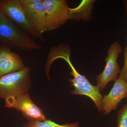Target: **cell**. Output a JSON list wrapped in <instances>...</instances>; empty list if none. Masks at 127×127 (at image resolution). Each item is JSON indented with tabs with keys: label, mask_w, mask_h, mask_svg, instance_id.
<instances>
[{
	"label": "cell",
	"mask_w": 127,
	"mask_h": 127,
	"mask_svg": "<svg viewBox=\"0 0 127 127\" xmlns=\"http://www.w3.org/2000/svg\"><path fill=\"white\" fill-rule=\"evenodd\" d=\"M0 45L26 51L40 50L42 48L30 34L4 15L0 21Z\"/></svg>",
	"instance_id": "7a4b0ae2"
},
{
	"label": "cell",
	"mask_w": 127,
	"mask_h": 127,
	"mask_svg": "<svg viewBox=\"0 0 127 127\" xmlns=\"http://www.w3.org/2000/svg\"><path fill=\"white\" fill-rule=\"evenodd\" d=\"M41 0H20L21 2L23 5H28L34 4L40 2Z\"/></svg>",
	"instance_id": "5bb4252c"
},
{
	"label": "cell",
	"mask_w": 127,
	"mask_h": 127,
	"mask_svg": "<svg viewBox=\"0 0 127 127\" xmlns=\"http://www.w3.org/2000/svg\"><path fill=\"white\" fill-rule=\"evenodd\" d=\"M71 53L68 45L60 44L57 46L51 48L48 55V59L51 63L58 59L65 60L70 67L71 71L70 73L73 77V78L69 80L71 86L75 88L71 94L88 97L94 102L98 111L102 112L103 96L100 93L97 86L92 85L85 76L80 74L76 70L70 59Z\"/></svg>",
	"instance_id": "6da1fadb"
},
{
	"label": "cell",
	"mask_w": 127,
	"mask_h": 127,
	"mask_svg": "<svg viewBox=\"0 0 127 127\" xmlns=\"http://www.w3.org/2000/svg\"><path fill=\"white\" fill-rule=\"evenodd\" d=\"M124 6L125 8L127 18V0H125L123 1ZM124 66H127V45L125 47L123 52Z\"/></svg>",
	"instance_id": "4fadbf2b"
},
{
	"label": "cell",
	"mask_w": 127,
	"mask_h": 127,
	"mask_svg": "<svg viewBox=\"0 0 127 127\" xmlns=\"http://www.w3.org/2000/svg\"><path fill=\"white\" fill-rule=\"evenodd\" d=\"M22 58L10 48L0 45V77L25 67Z\"/></svg>",
	"instance_id": "30bf717a"
},
{
	"label": "cell",
	"mask_w": 127,
	"mask_h": 127,
	"mask_svg": "<svg viewBox=\"0 0 127 127\" xmlns=\"http://www.w3.org/2000/svg\"></svg>",
	"instance_id": "e0dca14e"
},
{
	"label": "cell",
	"mask_w": 127,
	"mask_h": 127,
	"mask_svg": "<svg viewBox=\"0 0 127 127\" xmlns=\"http://www.w3.org/2000/svg\"><path fill=\"white\" fill-rule=\"evenodd\" d=\"M46 9V32L57 30L71 19L70 8L65 0H43Z\"/></svg>",
	"instance_id": "8992f818"
},
{
	"label": "cell",
	"mask_w": 127,
	"mask_h": 127,
	"mask_svg": "<svg viewBox=\"0 0 127 127\" xmlns=\"http://www.w3.org/2000/svg\"><path fill=\"white\" fill-rule=\"evenodd\" d=\"M0 8L4 15L18 27L30 34L34 39L45 41L43 35L38 33L29 23L20 0H0Z\"/></svg>",
	"instance_id": "277c9868"
},
{
	"label": "cell",
	"mask_w": 127,
	"mask_h": 127,
	"mask_svg": "<svg viewBox=\"0 0 127 127\" xmlns=\"http://www.w3.org/2000/svg\"><path fill=\"white\" fill-rule=\"evenodd\" d=\"M26 16L32 27L39 34L46 32V9L43 0L28 5H23Z\"/></svg>",
	"instance_id": "9c48e42d"
},
{
	"label": "cell",
	"mask_w": 127,
	"mask_h": 127,
	"mask_svg": "<svg viewBox=\"0 0 127 127\" xmlns=\"http://www.w3.org/2000/svg\"><path fill=\"white\" fill-rule=\"evenodd\" d=\"M127 97V67L123 66L109 94L103 96L102 112L104 115L117 109L121 101Z\"/></svg>",
	"instance_id": "ba28073f"
},
{
	"label": "cell",
	"mask_w": 127,
	"mask_h": 127,
	"mask_svg": "<svg viewBox=\"0 0 127 127\" xmlns=\"http://www.w3.org/2000/svg\"><path fill=\"white\" fill-rule=\"evenodd\" d=\"M30 127V126H29L28 125H26V126H24V127Z\"/></svg>",
	"instance_id": "2e32d148"
},
{
	"label": "cell",
	"mask_w": 127,
	"mask_h": 127,
	"mask_svg": "<svg viewBox=\"0 0 127 127\" xmlns=\"http://www.w3.org/2000/svg\"><path fill=\"white\" fill-rule=\"evenodd\" d=\"M28 125L31 127H80L78 123L60 124L49 120L44 121H31Z\"/></svg>",
	"instance_id": "8fae6325"
},
{
	"label": "cell",
	"mask_w": 127,
	"mask_h": 127,
	"mask_svg": "<svg viewBox=\"0 0 127 127\" xmlns=\"http://www.w3.org/2000/svg\"><path fill=\"white\" fill-rule=\"evenodd\" d=\"M5 107L20 111L30 121H44L47 120L42 110L35 104L28 93L11 97L5 100Z\"/></svg>",
	"instance_id": "52a82bcc"
},
{
	"label": "cell",
	"mask_w": 127,
	"mask_h": 127,
	"mask_svg": "<svg viewBox=\"0 0 127 127\" xmlns=\"http://www.w3.org/2000/svg\"><path fill=\"white\" fill-rule=\"evenodd\" d=\"M30 68L25 66L19 70L0 77V98L28 93L31 84Z\"/></svg>",
	"instance_id": "3957f363"
},
{
	"label": "cell",
	"mask_w": 127,
	"mask_h": 127,
	"mask_svg": "<svg viewBox=\"0 0 127 127\" xmlns=\"http://www.w3.org/2000/svg\"><path fill=\"white\" fill-rule=\"evenodd\" d=\"M117 127H127V104L119 111L117 114Z\"/></svg>",
	"instance_id": "7c38bea8"
},
{
	"label": "cell",
	"mask_w": 127,
	"mask_h": 127,
	"mask_svg": "<svg viewBox=\"0 0 127 127\" xmlns=\"http://www.w3.org/2000/svg\"><path fill=\"white\" fill-rule=\"evenodd\" d=\"M122 52V48L118 41L111 44L107 51V56L105 58L106 65L101 73L96 76L97 86L100 91L104 89L109 82L117 79L121 69L118 59Z\"/></svg>",
	"instance_id": "5b68a950"
},
{
	"label": "cell",
	"mask_w": 127,
	"mask_h": 127,
	"mask_svg": "<svg viewBox=\"0 0 127 127\" xmlns=\"http://www.w3.org/2000/svg\"><path fill=\"white\" fill-rule=\"evenodd\" d=\"M4 16V14H3V12L1 11V9L0 8V21L1 20Z\"/></svg>",
	"instance_id": "9a60e30c"
}]
</instances>
